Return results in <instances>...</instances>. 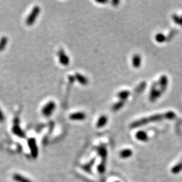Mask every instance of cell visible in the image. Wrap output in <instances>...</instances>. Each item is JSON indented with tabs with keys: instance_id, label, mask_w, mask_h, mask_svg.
I'll return each mask as SVG.
<instances>
[{
	"instance_id": "cell-1",
	"label": "cell",
	"mask_w": 182,
	"mask_h": 182,
	"mask_svg": "<svg viewBox=\"0 0 182 182\" xmlns=\"http://www.w3.org/2000/svg\"><path fill=\"white\" fill-rule=\"evenodd\" d=\"M163 118H165L164 115H161V114L154 115V116H151L149 117H146V118H143V119H140V120H138V121L133 122L132 125H131V128L139 127V126H144V125H145V124L148 123V122L160 121V120H161V119H163Z\"/></svg>"
},
{
	"instance_id": "cell-2",
	"label": "cell",
	"mask_w": 182,
	"mask_h": 182,
	"mask_svg": "<svg viewBox=\"0 0 182 182\" xmlns=\"http://www.w3.org/2000/svg\"><path fill=\"white\" fill-rule=\"evenodd\" d=\"M40 13V8L39 6H35L33 9L31 13L30 14L29 17L27 18V19L26 20V23L28 25H32L34 24V21L36 19V18Z\"/></svg>"
},
{
	"instance_id": "cell-3",
	"label": "cell",
	"mask_w": 182,
	"mask_h": 182,
	"mask_svg": "<svg viewBox=\"0 0 182 182\" xmlns=\"http://www.w3.org/2000/svg\"><path fill=\"white\" fill-rule=\"evenodd\" d=\"M55 104L54 102L51 101V102L48 103L42 109L43 115H44L46 117L50 116L53 111L55 110Z\"/></svg>"
},
{
	"instance_id": "cell-4",
	"label": "cell",
	"mask_w": 182,
	"mask_h": 182,
	"mask_svg": "<svg viewBox=\"0 0 182 182\" xmlns=\"http://www.w3.org/2000/svg\"><path fill=\"white\" fill-rule=\"evenodd\" d=\"M29 148L31 149V155L33 158H36L38 155V148L36 146V140L34 138H31L29 140Z\"/></svg>"
},
{
	"instance_id": "cell-5",
	"label": "cell",
	"mask_w": 182,
	"mask_h": 182,
	"mask_svg": "<svg viewBox=\"0 0 182 182\" xmlns=\"http://www.w3.org/2000/svg\"><path fill=\"white\" fill-rule=\"evenodd\" d=\"M161 93H162V92L159 90H157L155 86V84H154L153 86V88L151 89V94H150V99L151 101H155L156 100V98L159 97L161 96Z\"/></svg>"
},
{
	"instance_id": "cell-6",
	"label": "cell",
	"mask_w": 182,
	"mask_h": 182,
	"mask_svg": "<svg viewBox=\"0 0 182 182\" xmlns=\"http://www.w3.org/2000/svg\"><path fill=\"white\" fill-rule=\"evenodd\" d=\"M59 61L60 63L64 66H68L69 63H70V59H69L68 57L66 55L65 53L64 52L63 50H61L59 52Z\"/></svg>"
},
{
	"instance_id": "cell-7",
	"label": "cell",
	"mask_w": 182,
	"mask_h": 182,
	"mask_svg": "<svg viewBox=\"0 0 182 182\" xmlns=\"http://www.w3.org/2000/svg\"><path fill=\"white\" fill-rule=\"evenodd\" d=\"M86 117V115L82 112H78L75 113L70 116V118L72 120H76V121H80V120H84Z\"/></svg>"
},
{
	"instance_id": "cell-8",
	"label": "cell",
	"mask_w": 182,
	"mask_h": 182,
	"mask_svg": "<svg viewBox=\"0 0 182 182\" xmlns=\"http://www.w3.org/2000/svg\"><path fill=\"white\" fill-rule=\"evenodd\" d=\"M136 137L137 139L140 141L142 142H146L148 140V136H147V133L144 132V131H139L136 133Z\"/></svg>"
},
{
	"instance_id": "cell-9",
	"label": "cell",
	"mask_w": 182,
	"mask_h": 182,
	"mask_svg": "<svg viewBox=\"0 0 182 182\" xmlns=\"http://www.w3.org/2000/svg\"><path fill=\"white\" fill-rule=\"evenodd\" d=\"M159 84L161 88V91L163 93V92L165 91L166 89H167V86L168 84V79L165 76H163L161 77L160 80H159Z\"/></svg>"
},
{
	"instance_id": "cell-10",
	"label": "cell",
	"mask_w": 182,
	"mask_h": 182,
	"mask_svg": "<svg viewBox=\"0 0 182 182\" xmlns=\"http://www.w3.org/2000/svg\"><path fill=\"white\" fill-rule=\"evenodd\" d=\"M141 57L139 55H133L132 58V65L136 68H139L141 65Z\"/></svg>"
},
{
	"instance_id": "cell-11",
	"label": "cell",
	"mask_w": 182,
	"mask_h": 182,
	"mask_svg": "<svg viewBox=\"0 0 182 182\" xmlns=\"http://www.w3.org/2000/svg\"><path fill=\"white\" fill-rule=\"evenodd\" d=\"M132 151L130 149H125L122 151L119 155H120V157L122 158H130L131 156L132 155Z\"/></svg>"
},
{
	"instance_id": "cell-12",
	"label": "cell",
	"mask_w": 182,
	"mask_h": 182,
	"mask_svg": "<svg viewBox=\"0 0 182 182\" xmlns=\"http://www.w3.org/2000/svg\"><path fill=\"white\" fill-rule=\"evenodd\" d=\"M98 154H99L100 156H101V158H103V162H105V160L106 158H107V150H106L104 147L101 146L98 148Z\"/></svg>"
},
{
	"instance_id": "cell-13",
	"label": "cell",
	"mask_w": 182,
	"mask_h": 182,
	"mask_svg": "<svg viewBox=\"0 0 182 182\" xmlns=\"http://www.w3.org/2000/svg\"><path fill=\"white\" fill-rule=\"evenodd\" d=\"M107 122V117L105 116H101L100 118L98 119L97 123H96V127L98 128H102L103 126H105Z\"/></svg>"
},
{
	"instance_id": "cell-14",
	"label": "cell",
	"mask_w": 182,
	"mask_h": 182,
	"mask_svg": "<svg viewBox=\"0 0 182 182\" xmlns=\"http://www.w3.org/2000/svg\"><path fill=\"white\" fill-rule=\"evenodd\" d=\"M13 179L17 182H31L29 179L25 178L24 177L20 176L19 174H14L13 176Z\"/></svg>"
},
{
	"instance_id": "cell-15",
	"label": "cell",
	"mask_w": 182,
	"mask_h": 182,
	"mask_svg": "<svg viewBox=\"0 0 182 182\" xmlns=\"http://www.w3.org/2000/svg\"><path fill=\"white\" fill-rule=\"evenodd\" d=\"M76 78L77 80L80 83V84H82L83 85H86L88 84V80H87V78H85L84 76H83L82 75L79 74H76Z\"/></svg>"
},
{
	"instance_id": "cell-16",
	"label": "cell",
	"mask_w": 182,
	"mask_h": 182,
	"mask_svg": "<svg viewBox=\"0 0 182 182\" xmlns=\"http://www.w3.org/2000/svg\"><path fill=\"white\" fill-rule=\"evenodd\" d=\"M13 132L20 137L24 138L25 136L24 133L23 132V131L18 127V126H15L13 128Z\"/></svg>"
},
{
	"instance_id": "cell-17",
	"label": "cell",
	"mask_w": 182,
	"mask_h": 182,
	"mask_svg": "<svg viewBox=\"0 0 182 182\" xmlns=\"http://www.w3.org/2000/svg\"><path fill=\"white\" fill-rule=\"evenodd\" d=\"M130 92L128 91H121V93H119L118 94V96L119 97V98L121 101H125L127 99V98H128L129 95H130Z\"/></svg>"
},
{
	"instance_id": "cell-18",
	"label": "cell",
	"mask_w": 182,
	"mask_h": 182,
	"mask_svg": "<svg viewBox=\"0 0 182 182\" xmlns=\"http://www.w3.org/2000/svg\"><path fill=\"white\" fill-rule=\"evenodd\" d=\"M181 171H182V162L175 166L171 170L172 173H173L175 174L178 173H179Z\"/></svg>"
},
{
	"instance_id": "cell-19",
	"label": "cell",
	"mask_w": 182,
	"mask_h": 182,
	"mask_svg": "<svg viewBox=\"0 0 182 182\" xmlns=\"http://www.w3.org/2000/svg\"><path fill=\"white\" fill-rule=\"evenodd\" d=\"M123 105H124V101H119V102H117L113 106V110L115 111H116L120 109L121 108L123 107Z\"/></svg>"
},
{
	"instance_id": "cell-20",
	"label": "cell",
	"mask_w": 182,
	"mask_h": 182,
	"mask_svg": "<svg viewBox=\"0 0 182 182\" xmlns=\"http://www.w3.org/2000/svg\"><path fill=\"white\" fill-rule=\"evenodd\" d=\"M176 117V113H175L174 112L172 111H169L166 113L165 114H164V117L165 119H175V117Z\"/></svg>"
},
{
	"instance_id": "cell-21",
	"label": "cell",
	"mask_w": 182,
	"mask_h": 182,
	"mask_svg": "<svg viewBox=\"0 0 182 182\" xmlns=\"http://www.w3.org/2000/svg\"><path fill=\"white\" fill-rule=\"evenodd\" d=\"M94 159H93V161H91V162L89 163L88 164L85 165L84 166H83L82 167V169L85 170L86 171H89V172H91V167L93 166V165L94 164Z\"/></svg>"
},
{
	"instance_id": "cell-22",
	"label": "cell",
	"mask_w": 182,
	"mask_h": 182,
	"mask_svg": "<svg viewBox=\"0 0 182 182\" xmlns=\"http://www.w3.org/2000/svg\"><path fill=\"white\" fill-rule=\"evenodd\" d=\"M155 39H156V41H157L158 43H163V42H164V41H165L166 38H165V36L163 35V34L159 33V34H156V36H155Z\"/></svg>"
},
{
	"instance_id": "cell-23",
	"label": "cell",
	"mask_w": 182,
	"mask_h": 182,
	"mask_svg": "<svg viewBox=\"0 0 182 182\" xmlns=\"http://www.w3.org/2000/svg\"><path fill=\"white\" fill-rule=\"evenodd\" d=\"M7 42H8V39L6 37H3L1 39V41H0V51L3 50L6 47Z\"/></svg>"
},
{
	"instance_id": "cell-24",
	"label": "cell",
	"mask_w": 182,
	"mask_h": 182,
	"mask_svg": "<svg viewBox=\"0 0 182 182\" xmlns=\"http://www.w3.org/2000/svg\"><path fill=\"white\" fill-rule=\"evenodd\" d=\"M98 171H99L100 173L103 174L105 173V162H103L101 163V164L99 165V166H98Z\"/></svg>"
},
{
	"instance_id": "cell-25",
	"label": "cell",
	"mask_w": 182,
	"mask_h": 182,
	"mask_svg": "<svg viewBox=\"0 0 182 182\" xmlns=\"http://www.w3.org/2000/svg\"><path fill=\"white\" fill-rule=\"evenodd\" d=\"M173 20L176 24H180V18L177 16V15H173Z\"/></svg>"
},
{
	"instance_id": "cell-26",
	"label": "cell",
	"mask_w": 182,
	"mask_h": 182,
	"mask_svg": "<svg viewBox=\"0 0 182 182\" xmlns=\"http://www.w3.org/2000/svg\"><path fill=\"white\" fill-rule=\"evenodd\" d=\"M4 121V116L3 114V112L1 111V109H0V122H2Z\"/></svg>"
},
{
	"instance_id": "cell-27",
	"label": "cell",
	"mask_w": 182,
	"mask_h": 182,
	"mask_svg": "<svg viewBox=\"0 0 182 182\" xmlns=\"http://www.w3.org/2000/svg\"><path fill=\"white\" fill-rule=\"evenodd\" d=\"M180 25L182 26V16L180 18Z\"/></svg>"
},
{
	"instance_id": "cell-28",
	"label": "cell",
	"mask_w": 182,
	"mask_h": 182,
	"mask_svg": "<svg viewBox=\"0 0 182 182\" xmlns=\"http://www.w3.org/2000/svg\"><path fill=\"white\" fill-rule=\"evenodd\" d=\"M116 182H119V181H116Z\"/></svg>"
}]
</instances>
